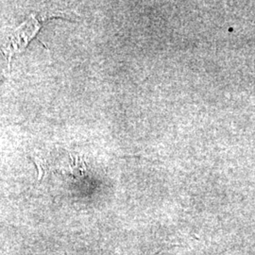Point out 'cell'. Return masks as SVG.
<instances>
[{"instance_id":"1","label":"cell","mask_w":255,"mask_h":255,"mask_svg":"<svg viewBox=\"0 0 255 255\" xmlns=\"http://www.w3.org/2000/svg\"><path fill=\"white\" fill-rule=\"evenodd\" d=\"M31 17L32 18L26 21L12 33L9 42H6L3 46L4 52L8 54L9 63L13 55L24 50L29 41L36 35L40 28L39 21L33 15Z\"/></svg>"}]
</instances>
